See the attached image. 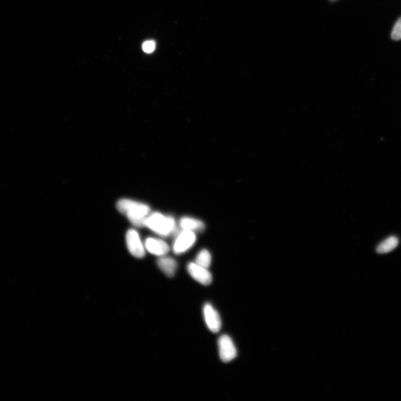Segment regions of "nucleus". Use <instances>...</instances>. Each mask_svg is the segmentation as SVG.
I'll return each instance as SVG.
<instances>
[{
  "mask_svg": "<svg viewBox=\"0 0 401 401\" xmlns=\"http://www.w3.org/2000/svg\"><path fill=\"white\" fill-rule=\"evenodd\" d=\"M398 239L395 237H391L384 240L377 248V252L379 254L389 253L397 247Z\"/></svg>",
  "mask_w": 401,
  "mask_h": 401,
  "instance_id": "obj_11",
  "label": "nucleus"
},
{
  "mask_svg": "<svg viewBox=\"0 0 401 401\" xmlns=\"http://www.w3.org/2000/svg\"><path fill=\"white\" fill-rule=\"evenodd\" d=\"M212 257L210 252L204 249L198 254L196 258V263L197 264L208 268L211 263Z\"/></svg>",
  "mask_w": 401,
  "mask_h": 401,
  "instance_id": "obj_12",
  "label": "nucleus"
},
{
  "mask_svg": "<svg viewBox=\"0 0 401 401\" xmlns=\"http://www.w3.org/2000/svg\"><path fill=\"white\" fill-rule=\"evenodd\" d=\"M126 243L130 254L137 258L145 255V247L143 245L139 234L134 229H130L126 235Z\"/></svg>",
  "mask_w": 401,
  "mask_h": 401,
  "instance_id": "obj_4",
  "label": "nucleus"
},
{
  "mask_svg": "<svg viewBox=\"0 0 401 401\" xmlns=\"http://www.w3.org/2000/svg\"><path fill=\"white\" fill-rule=\"evenodd\" d=\"M218 345L220 357L222 362L227 363L236 358L237 348L230 337L227 335L221 336Z\"/></svg>",
  "mask_w": 401,
  "mask_h": 401,
  "instance_id": "obj_3",
  "label": "nucleus"
},
{
  "mask_svg": "<svg viewBox=\"0 0 401 401\" xmlns=\"http://www.w3.org/2000/svg\"><path fill=\"white\" fill-rule=\"evenodd\" d=\"M391 38L394 40H401V18L395 24L391 33Z\"/></svg>",
  "mask_w": 401,
  "mask_h": 401,
  "instance_id": "obj_13",
  "label": "nucleus"
},
{
  "mask_svg": "<svg viewBox=\"0 0 401 401\" xmlns=\"http://www.w3.org/2000/svg\"><path fill=\"white\" fill-rule=\"evenodd\" d=\"M156 44L153 41H147L142 45L143 50L146 53H151L155 49Z\"/></svg>",
  "mask_w": 401,
  "mask_h": 401,
  "instance_id": "obj_14",
  "label": "nucleus"
},
{
  "mask_svg": "<svg viewBox=\"0 0 401 401\" xmlns=\"http://www.w3.org/2000/svg\"><path fill=\"white\" fill-rule=\"evenodd\" d=\"M330 1H331V2H335V1H336V0H330Z\"/></svg>",
  "mask_w": 401,
  "mask_h": 401,
  "instance_id": "obj_15",
  "label": "nucleus"
},
{
  "mask_svg": "<svg viewBox=\"0 0 401 401\" xmlns=\"http://www.w3.org/2000/svg\"><path fill=\"white\" fill-rule=\"evenodd\" d=\"M204 317L205 323L209 330L214 333H218L221 328V320L218 312L207 303L204 307Z\"/></svg>",
  "mask_w": 401,
  "mask_h": 401,
  "instance_id": "obj_6",
  "label": "nucleus"
},
{
  "mask_svg": "<svg viewBox=\"0 0 401 401\" xmlns=\"http://www.w3.org/2000/svg\"><path fill=\"white\" fill-rule=\"evenodd\" d=\"M117 208L120 213L127 216L129 220L137 227L145 226L146 219L151 211L148 205L128 199L119 201Z\"/></svg>",
  "mask_w": 401,
  "mask_h": 401,
  "instance_id": "obj_1",
  "label": "nucleus"
},
{
  "mask_svg": "<svg viewBox=\"0 0 401 401\" xmlns=\"http://www.w3.org/2000/svg\"><path fill=\"white\" fill-rule=\"evenodd\" d=\"M145 226L163 237H167L176 231V225L173 217L159 213L149 215L145 221Z\"/></svg>",
  "mask_w": 401,
  "mask_h": 401,
  "instance_id": "obj_2",
  "label": "nucleus"
},
{
  "mask_svg": "<svg viewBox=\"0 0 401 401\" xmlns=\"http://www.w3.org/2000/svg\"><path fill=\"white\" fill-rule=\"evenodd\" d=\"M157 264L165 275L169 277H173L177 269V263L175 259L170 257L163 256L157 261Z\"/></svg>",
  "mask_w": 401,
  "mask_h": 401,
  "instance_id": "obj_9",
  "label": "nucleus"
},
{
  "mask_svg": "<svg viewBox=\"0 0 401 401\" xmlns=\"http://www.w3.org/2000/svg\"><path fill=\"white\" fill-rule=\"evenodd\" d=\"M187 271L192 278L204 285H209L213 281V277L208 268L201 266L196 262L189 263Z\"/></svg>",
  "mask_w": 401,
  "mask_h": 401,
  "instance_id": "obj_7",
  "label": "nucleus"
},
{
  "mask_svg": "<svg viewBox=\"0 0 401 401\" xmlns=\"http://www.w3.org/2000/svg\"><path fill=\"white\" fill-rule=\"evenodd\" d=\"M180 226L183 230L190 231H202L204 230L203 222L190 217H183L180 220Z\"/></svg>",
  "mask_w": 401,
  "mask_h": 401,
  "instance_id": "obj_10",
  "label": "nucleus"
},
{
  "mask_svg": "<svg viewBox=\"0 0 401 401\" xmlns=\"http://www.w3.org/2000/svg\"><path fill=\"white\" fill-rule=\"evenodd\" d=\"M145 249L152 254L163 256L169 253V245L163 240L157 238H148L145 243Z\"/></svg>",
  "mask_w": 401,
  "mask_h": 401,
  "instance_id": "obj_8",
  "label": "nucleus"
},
{
  "mask_svg": "<svg viewBox=\"0 0 401 401\" xmlns=\"http://www.w3.org/2000/svg\"><path fill=\"white\" fill-rule=\"evenodd\" d=\"M196 237L194 232L183 230L177 237L173 250L176 254H181L190 249L196 242Z\"/></svg>",
  "mask_w": 401,
  "mask_h": 401,
  "instance_id": "obj_5",
  "label": "nucleus"
}]
</instances>
